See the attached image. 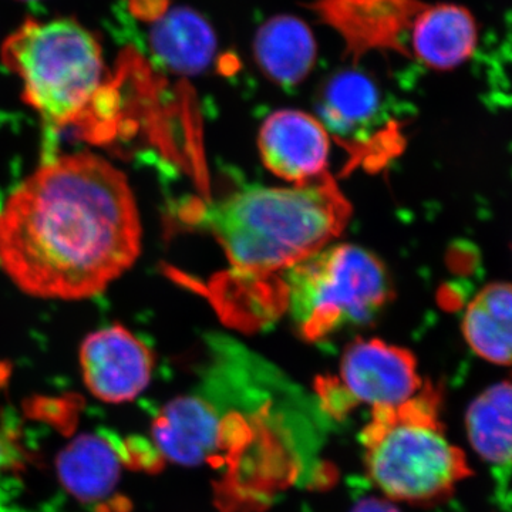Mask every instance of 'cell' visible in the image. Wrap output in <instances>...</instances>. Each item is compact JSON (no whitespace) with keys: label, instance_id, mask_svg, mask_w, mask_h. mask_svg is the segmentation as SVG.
<instances>
[{"label":"cell","instance_id":"1","mask_svg":"<svg viewBox=\"0 0 512 512\" xmlns=\"http://www.w3.org/2000/svg\"><path fill=\"white\" fill-rule=\"evenodd\" d=\"M141 238L126 174L90 151L46 161L0 207V269L33 298L100 295L136 264Z\"/></svg>","mask_w":512,"mask_h":512},{"label":"cell","instance_id":"2","mask_svg":"<svg viewBox=\"0 0 512 512\" xmlns=\"http://www.w3.org/2000/svg\"><path fill=\"white\" fill-rule=\"evenodd\" d=\"M348 201L329 177L291 188L255 187L205 208L204 221L244 282L284 274L338 237Z\"/></svg>","mask_w":512,"mask_h":512},{"label":"cell","instance_id":"3","mask_svg":"<svg viewBox=\"0 0 512 512\" xmlns=\"http://www.w3.org/2000/svg\"><path fill=\"white\" fill-rule=\"evenodd\" d=\"M431 384L409 402L372 412L362 431L367 473L390 500H441L473 474L466 453L448 440Z\"/></svg>","mask_w":512,"mask_h":512},{"label":"cell","instance_id":"4","mask_svg":"<svg viewBox=\"0 0 512 512\" xmlns=\"http://www.w3.org/2000/svg\"><path fill=\"white\" fill-rule=\"evenodd\" d=\"M0 56L46 126L84 131L109 80L96 35L70 18L30 19L5 40Z\"/></svg>","mask_w":512,"mask_h":512},{"label":"cell","instance_id":"5","mask_svg":"<svg viewBox=\"0 0 512 512\" xmlns=\"http://www.w3.org/2000/svg\"><path fill=\"white\" fill-rule=\"evenodd\" d=\"M285 311L309 342L366 325L392 295L389 275L375 255L356 245L315 252L282 274Z\"/></svg>","mask_w":512,"mask_h":512},{"label":"cell","instance_id":"6","mask_svg":"<svg viewBox=\"0 0 512 512\" xmlns=\"http://www.w3.org/2000/svg\"><path fill=\"white\" fill-rule=\"evenodd\" d=\"M423 379L409 350L379 339L357 340L345 350L339 379L320 386L330 410L345 412L356 404L375 409L409 402L423 390Z\"/></svg>","mask_w":512,"mask_h":512},{"label":"cell","instance_id":"7","mask_svg":"<svg viewBox=\"0 0 512 512\" xmlns=\"http://www.w3.org/2000/svg\"><path fill=\"white\" fill-rule=\"evenodd\" d=\"M424 0H313L309 8L359 62L370 53L409 57L407 40Z\"/></svg>","mask_w":512,"mask_h":512},{"label":"cell","instance_id":"8","mask_svg":"<svg viewBox=\"0 0 512 512\" xmlns=\"http://www.w3.org/2000/svg\"><path fill=\"white\" fill-rule=\"evenodd\" d=\"M154 363L146 343L117 323L90 333L80 348L84 384L106 403L131 402L140 396L153 376Z\"/></svg>","mask_w":512,"mask_h":512},{"label":"cell","instance_id":"9","mask_svg":"<svg viewBox=\"0 0 512 512\" xmlns=\"http://www.w3.org/2000/svg\"><path fill=\"white\" fill-rule=\"evenodd\" d=\"M258 144L265 167L289 183H313L328 167V130L318 117L301 110H279L266 117Z\"/></svg>","mask_w":512,"mask_h":512},{"label":"cell","instance_id":"10","mask_svg":"<svg viewBox=\"0 0 512 512\" xmlns=\"http://www.w3.org/2000/svg\"><path fill=\"white\" fill-rule=\"evenodd\" d=\"M476 16L458 3H424L410 29L409 57L436 72L458 69L476 55Z\"/></svg>","mask_w":512,"mask_h":512},{"label":"cell","instance_id":"11","mask_svg":"<svg viewBox=\"0 0 512 512\" xmlns=\"http://www.w3.org/2000/svg\"><path fill=\"white\" fill-rule=\"evenodd\" d=\"M157 453L178 466L204 464L220 450L224 427L214 407L194 396L165 404L151 426Z\"/></svg>","mask_w":512,"mask_h":512},{"label":"cell","instance_id":"12","mask_svg":"<svg viewBox=\"0 0 512 512\" xmlns=\"http://www.w3.org/2000/svg\"><path fill=\"white\" fill-rule=\"evenodd\" d=\"M380 110V94L376 84L357 70L335 74L323 86L319 96L320 123L329 134L350 148L365 150L383 138L373 133Z\"/></svg>","mask_w":512,"mask_h":512},{"label":"cell","instance_id":"13","mask_svg":"<svg viewBox=\"0 0 512 512\" xmlns=\"http://www.w3.org/2000/svg\"><path fill=\"white\" fill-rule=\"evenodd\" d=\"M252 49L261 72L281 86L302 83L318 60V43L312 30L292 15L266 20L256 32Z\"/></svg>","mask_w":512,"mask_h":512},{"label":"cell","instance_id":"14","mask_svg":"<svg viewBox=\"0 0 512 512\" xmlns=\"http://www.w3.org/2000/svg\"><path fill=\"white\" fill-rule=\"evenodd\" d=\"M123 451L99 434H82L57 457L63 487L83 503L109 497L119 483Z\"/></svg>","mask_w":512,"mask_h":512},{"label":"cell","instance_id":"15","mask_svg":"<svg viewBox=\"0 0 512 512\" xmlns=\"http://www.w3.org/2000/svg\"><path fill=\"white\" fill-rule=\"evenodd\" d=\"M461 330L478 357L493 365L512 367V285H485L468 303Z\"/></svg>","mask_w":512,"mask_h":512},{"label":"cell","instance_id":"16","mask_svg":"<svg viewBox=\"0 0 512 512\" xmlns=\"http://www.w3.org/2000/svg\"><path fill=\"white\" fill-rule=\"evenodd\" d=\"M466 431L478 456L494 466H512V382L495 383L468 406Z\"/></svg>","mask_w":512,"mask_h":512},{"label":"cell","instance_id":"17","mask_svg":"<svg viewBox=\"0 0 512 512\" xmlns=\"http://www.w3.org/2000/svg\"><path fill=\"white\" fill-rule=\"evenodd\" d=\"M151 47L177 73H198L210 63L214 36L207 23L188 10L163 16L151 32Z\"/></svg>","mask_w":512,"mask_h":512},{"label":"cell","instance_id":"18","mask_svg":"<svg viewBox=\"0 0 512 512\" xmlns=\"http://www.w3.org/2000/svg\"><path fill=\"white\" fill-rule=\"evenodd\" d=\"M130 5L138 18L157 19L161 15L163 0H130Z\"/></svg>","mask_w":512,"mask_h":512},{"label":"cell","instance_id":"19","mask_svg":"<svg viewBox=\"0 0 512 512\" xmlns=\"http://www.w3.org/2000/svg\"><path fill=\"white\" fill-rule=\"evenodd\" d=\"M352 512H400L390 501L380 498H366L353 508Z\"/></svg>","mask_w":512,"mask_h":512},{"label":"cell","instance_id":"20","mask_svg":"<svg viewBox=\"0 0 512 512\" xmlns=\"http://www.w3.org/2000/svg\"><path fill=\"white\" fill-rule=\"evenodd\" d=\"M10 461H12V456H10L9 448L0 437V468L9 466Z\"/></svg>","mask_w":512,"mask_h":512},{"label":"cell","instance_id":"21","mask_svg":"<svg viewBox=\"0 0 512 512\" xmlns=\"http://www.w3.org/2000/svg\"><path fill=\"white\" fill-rule=\"evenodd\" d=\"M25 2H29V0H25Z\"/></svg>","mask_w":512,"mask_h":512}]
</instances>
